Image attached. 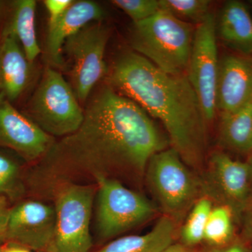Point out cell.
I'll list each match as a JSON object with an SVG mask.
<instances>
[{
	"mask_svg": "<svg viewBox=\"0 0 252 252\" xmlns=\"http://www.w3.org/2000/svg\"><path fill=\"white\" fill-rule=\"evenodd\" d=\"M170 147L167 135L138 104L107 85L90 99L74 133L56 141L28 176L36 192L99 177L140 184L151 158Z\"/></svg>",
	"mask_w": 252,
	"mask_h": 252,
	"instance_id": "cell-1",
	"label": "cell"
},
{
	"mask_svg": "<svg viewBox=\"0 0 252 252\" xmlns=\"http://www.w3.org/2000/svg\"><path fill=\"white\" fill-rule=\"evenodd\" d=\"M107 85L162 123L170 147L190 168L203 169L207 122L187 74L162 72L133 51L116 60Z\"/></svg>",
	"mask_w": 252,
	"mask_h": 252,
	"instance_id": "cell-2",
	"label": "cell"
},
{
	"mask_svg": "<svg viewBox=\"0 0 252 252\" xmlns=\"http://www.w3.org/2000/svg\"><path fill=\"white\" fill-rule=\"evenodd\" d=\"M196 26L160 9L132 23L129 39L133 51L172 75L187 74Z\"/></svg>",
	"mask_w": 252,
	"mask_h": 252,
	"instance_id": "cell-3",
	"label": "cell"
},
{
	"mask_svg": "<svg viewBox=\"0 0 252 252\" xmlns=\"http://www.w3.org/2000/svg\"><path fill=\"white\" fill-rule=\"evenodd\" d=\"M23 113L54 138L74 133L84 119V109L70 84L50 66L44 69Z\"/></svg>",
	"mask_w": 252,
	"mask_h": 252,
	"instance_id": "cell-4",
	"label": "cell"
},
{
	"mask_svg": "<svg viewBox=\"0 0 252 252\" xmlns=\"http://www.w3.org/2000/svg\"><path fill=\"white\" fill-rule=\"evenodd\" d=\"M144 180L164 216L175 223L200 198L202 182L171 147L151 158Z\"/></svg>",
	"mask_w": 252,
	"mask_h": 252,
	"instance_id": "cell-5",
	"label": "cell"
},
{
	"mask_svg": "<svg viewBox=\"0 0 252 252\" xmlns=\"http://www.w3.org/2000/svg\"><path fill=\"white\" fill-rule=\"evenodd\" d=\"M95 230L102 240L119 236L155 216L157 206L115 179H96Z\"/></svg>",
	"mask_w": 252,
	"mask_h": 252,
	"instance_id": "cell-6",
	"label": "cell"
},
{
	"mask_svg": "<svg viewBox=\"0 0 252 252\" xmlns=\"http://www.w3.org/2000/svg\"><path fill=\"white\" fill-rule=\"evenodd\" d=\"M110 32L102 21L91 23L67 38L63 45L69 84L81 104L86 103L94 86L108 72L104 56Z\"/></svg>",
	"mask_w": 252,
	"mask_h": 252,
	"instance_id": "cell-7",
	"label": "cell"
},
{
	"mask_svg": "<svg viewBox=\"0 0 252 252\" xmlns=\"http://www.w3.org/2000/svg\"><path fill=\"white\" fill-rule=\"evenodd\" d=\"M97 186L67 184L56 193V228L47 252H89L91 216Z\"/></svg>",
	"mask_w": 252,
	"mask_h": 252,
	"instance_id": "cell-8",
	"label": "cell"
},
{
	"mask_svg": "<svg viewBox=\"0 0 252 252\" xmlns=\"http://www.w3.org/2000/svg\"><path fill=\"white\" fill-rule=\"evenodd\" d=\"M219 62L215 15L196 26L187 76L198 96L207 124L217 114Z\"/></svg>",
	"mask_w": 252,
	"mask_h": 252,
	"instance_id": "cell-9",
	"label": "cell"
},
{
	"mask_svg": "<svg viewBox=\"0 0 252 252\" xmlns=\"http://www.w3.org/2000/svg\"><path fill=\"white\" fill-rule=\"evenodd\" d=\"M202 190L207 196L227 205L240 216L252 194L251 170L248 161L232 158L226 154L215 152L209 159Z\"/></svg>",
	"mask_w": 252,
	"mask_h": 252,
	"instance_id": "cell-10",
	"label": "cell"
},
{
	"mask_svg": "<svg viewBox=\"0 0 252 252\" xmlns=\"http://www.w3.org/2000/svg\"><path fill=\"white\" fill-rule=\"evenodd\" d=\"M56 228L55 207L38 200H26L11 207L3 243L47 252Z\"/></svg>",
	"mask_w": 252,
	"mask_h": 252,
	"instance_id": "cell-11",
	"label": "cell"
},
{
	"mask_svg": "<svg viewBox=\"0 0 252 252\" xmlns=\"http://www.w3.org/2000/svg\"><path fill=\"white\" fill-rule=\"evenodd\" d=\"M56 142L40 127L0 97V147L14 151L28 162H37Z\"/></svg>",
	"mask_w": 252,
	"mask_h": 252,
	"instance_id": "cell-12",
	"label": "cell"
},
{
	"mask_svg": "<svg viewBox=\"0 0 252 252\" xmlns=\"http://www.w3.org/2000/svg\"><path fill=\"white\" fill-rule=\"evenodd\" d=\"M217 111L232 112L252 99V55H225L219 62Z\"/></svg>",
	"mask_w": 252,
	"mask_h": 252,
	"instance_id": "cell-13",
	"label": "cell"
},
{
	"mask_svg": "<svg viewBox=\"0 0 252 252\" xmlns=\"http://www.w3.org/2000/svg\"><path fill=\"white\" fill-rule=\"evenodd\" d=\"M105 16L103 8L95 1H73L57 22L48 26L46 56L50 67L64 69L63 47L67 38L91 23L100 22Z\"/></svg>",
	"mask_w": 252,
	"mask_h": 252,
	"instance_id": "cell-14",
	"label": "cell"
},
{
	"mask_svg": "<svg viewBox=\"0 0 252 252\" xmlns=\"http://www.w3.org/2000/svg\"><path fill=\"white\" fill-rule=\"evenodd\" d=\"M35 77L34 63L28 61L17 38L0 34V97L14 103L31 89Z\"/></svg>",
	"mask_w": 252,
	"mask_h": 252,
	"instance_id": "cell-15",
	"label": "cell"
},
{
	"mask_svg": "<svg viewBox=\"0 0 252 252\" xmlns=\"http://www.w3.org/2000/svg\"><path fill=\"white\" fill-rule=\"evenodd\" d=\"M217 39L238 54L252 55V16L246 5L226 1L215 16Z\"/></svg>",
	"mask_w": 252,
	"mask_h": 252,
	"instance_id": "cell-16",
	"label": "cell"
},
{
	"mask_svg": "<svg viewBox=\"0 0 252 252\" xmlns=\"http://www.w3.org/2000/svg\"><path fill=\"white\" fill-rule=\"evenodd\" d=\"M34 0H15L6 2L0 34H13L22 46L28 61L34 63L41 51L36 39Z\"/></svg>",
	"mask_w": 252,
	"mask_h": 252,
	"instance_id": "cell-17",
	"label": "cell"
},
{
	"mask_svg": "<svg viewBox=\"0 0 252 252\" xmlns=\"http://www.w3.org/2000/svg\"><path fill=\"white\" fill-rule=\"evenodd\" d=\"M175 222L162 216L144 235H126L112 240L94 252H160L174 243Z\"/></svg>",
	"mask_w": 252,
	"mask_h": 252,
	"instance_id": "cell-18",
	"label": "cell"
},
{
	"mask_svg": "<svg viewBox=\"0 0 252 252\" xmlns=\"http://www.w3.org/2000/svg\"><path fill=\"white\" fill-rule=\"evenodd\" d=\"M220 140L222 145L239 153L252 150V99L232 112L220 113Z\"/></svg>",
	"mask_w": 252,
	"mask_h": 252,
	"instance_id": "cell-19",
	"label": "cell"
},
{
	"mask_svg": "<svg viewBox=\"0 0 252 252\" xmlns=\"http://www.w3.org/2000/svg\"><path fill=\"white\" fill-rule=\"evenodd\" d=\"M235 217L234 212L227 205L213 206L207 220L204 240L218 248L229 244L234 235Z\"/></svg>",
	"mask_w": 252,
	"mask_h": 252,
	"instance_id": "cell-20",
	"label": "cell"
},
{
	"mask_svg": "<svg viewBox=\"0 0 252 252\" xmlns=\"http://www.w3.org/2000/svg\"><path fill=\"white\" fill-rule=\"evenodd\" d=\"M212 207L213 202L207 195H201L196 200L181 230L182 243L193 247L204 240L205 227Z\"/></svg>",
	"mask_w": 252,
	"mask_h": 252,
	"instance_id": "cell-21",
	"label": "cell"
},
{
	"mask_svg": "<svg viewBox=\"0 0 252 252\" xmlns=\"http://www.w3.org/2000/svg\"><path fill=\"white\" fill-rule=\"evenodd\" d=\"M160 3L162 9L195 26L203 23L212 13V1L209 0H160Z\"/></svg>",
	"mask_w": 252,
	"mask_h": 252,
	"instance_id": "cell-22",
	"label": "cell"
},
{
	"mask_svg": "<svg viewBox=\"0 0 252 252\" xmlns=\"http://www.w3.org/2000/svg\"><path fill=\"white\" fill-rule=\"evenodd\" d=\"M24 191L19 165L13 159L0 153V196L14 200Z\"/></svg>",
	"mask_w": 252,
	"mask_h": 252,
	"instance_id": "cell-23",
	"label": "cell"
},
{
	"mask_svg": "<svg viewBox=\"0 0 252 252\" xmlns=\"http://www.w3.org/2000/svg\"><path fill=\"white\" fill-rule=\"evenodd\" d=\"M112 4L126 13L133 23L152 17L161 9L160 0H113Z\"/></svg>",
	"mask_w": 252,
	"mask_h": 252,
	"instance_id": "cell-24",
	"label": "cell"
},
{
	"mask_svg": "<svg viewBox=\"0 0 252 252\" xmlns=\"http://www.w3.org/2000/svg\"><path fill=\"white\" fill-rule=\"evenodd\" d=\"M73 0H45L44 4L49 14L48 26L54 24L65 12L69 6L72 4Z\"/></svg>",
	"mask_w": 252,
	"mask_h": 252,
	"instance_id": "cell-25",
	"label": "cell"
},
{
	"mask_svg": "<svg viewBox=\"0 0 252 252\" xmlns=\"http://www.w3.org/2000/svg\"><path fill=\"white\" fill-rule=\"evenodd\" d=\"M240 217L243 223L244 235L248 240H252V194L245 204Z\"/></svg>",
	"mask_w": 252,
	"mask_h": 252,
	"instance_id": "cell-26",
	"label": "cell"
},
{
	"mask_svg": "<svg viewBox=\"0 0 252 252\" xmlns=\"http://www.w3.org/2000/svg\"><path fill=\"white\" fill-rule=\"evenodd\" d=\"M7 200L5 197L0 196V242H4L11 210Z\"/></svg>",
	"mask_w": 252,
	"mask_h": 252,
	"instance_id": "cell-27",
	"label": "cell"
},
{
	"mask_svg": "<svg viewBox=\"0 0 252 252\" xmlns=\"http://www.w3.org/2000/svg\"><path fill=\"white\" fill-rule=\"evenodd\" d=\"M212 252H249L243 245L238 243H229L225 246L216 249Z\"/></svg>",
	"mask_w": 252,
	"mask_h": 252,
	"instance_id": "cell-28",
	"label": "cell"
},
{
	"mask_svg": "<svg viewBox=\"0 0 252 252\" xmlns=\"http://www.w3.org/2000/svg\"><path fill=\"white\" fill-rule=\"evenodd\" d=\"M160 252H195L192 247L187 246L185 244L172 243Z\"/></svg>",
	"mask_w": 252,
	"mask_h": 252,
	"instance_id": "cell-29",
	"label": "cell"
},
{
	"mask_svg": "<svg viewBox=\"0 0 252 252\" xmlns=\"http://www.w3.org/2000/svg\"><path fill=\"white\" fill-rule=\"evenodd\" d=\"M0 250L1 252H32L27 248L12 243H4L0 246Z\"/></svg>",
	"mask_w": 252,
	"mask_h": 252,
	"instance_id": "cell-30",
	"label": "cell"
},
{
	"mask_svg": "<svg viewBox=\"0 0 252 252\" xmlns=\"http://www.w3.org/2000/svg\"><path fill=\"white\" fill-rule=\"evenodd\" d=\"M6 1H0V26L3 22L5 11H6Z\"/></svg>",
	"mask_w": 252,
	"mask_h": 252,
	"instance_id": "cell-31",
	"label": "cell"
},
{
	"mask_svg": "<svg viewBox=\"0 0 252 252\" xmlns=\"http://www.w3.org/2000/svg\"><path fill=\"white\" fill-rule=\"evenodd\" d=\"M250 157L248 160L249 165L250 167V170H251V175H252V150L250 152Z\"/></svg>",
	"mask_w": 252,
	"mask_h": 252,
	"instance_id": "cell-32",
	"label": "cell"
},
{
	"mask_svg": "<svg viewBox=\"0 0 252 252\" xmlns=\"http://www.w3.org/2000/svg\"><path fill=\"white\" fill-rule=\"evenodd\" d=\"M250 6H251V9L252 10V0H251V1H250Z\"/></svg>",
	"mask_w": 252,
	"mask_h": 252,
	"instance_id": "cell-33",
	"label": "cell"
},
{
	"mask_svg": "<svg viewBox=\"0 0 252 252\" xmlns=\"http://www.w3.org/2000/svg\"><path fill=\"white\" fill-rule=\"evenodd\" d=\"M0 252H1V250H0Z\"/></svg>",
	"mask_w": 252,
	"mask_h": 252,
	"instance_id": "cell-34",
	"label": "cell"
}]
</instances>
